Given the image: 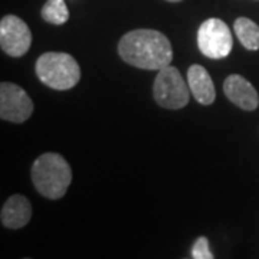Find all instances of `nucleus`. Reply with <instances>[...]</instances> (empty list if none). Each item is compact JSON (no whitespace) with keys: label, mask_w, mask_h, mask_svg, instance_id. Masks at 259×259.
<instances>
[{"label":"nucleus","mask_w":259,"mask_h":259,"mask_svg":"<svg viewBox=\"0 0 259 259\" xmlns=\"http://www.w3.org/2000/svg\"><path fill=\"white\" fill-rule=\"evenodd\" d=\"M32 218L30 202L22 194H13L3 204L0 219L5 228L8 229H20L26 226Z\"/></svg>","instance_id":"9"},{"label":"nucleus","mask_w":259,"mask_h":259,"mask_svg":"<svg viewBox=\"0 0 259 259\" xmlns=\"http://www.w3.org/2000/svg\"><path fill=\"white\" fill-rule=\"evenodd\" d=\"M33 112L28 93L13 82L0 83V118L15 124L25 122Z\"/></svg>","instance_id":"6"},{"label":"nucleus","mask_w":259,"mask_h":259,"mask_svg":"<svg viewBox=\"0 0 259 259\" xmlns=\"http://www.w3.org/2000/svg\"><path fill=\"white\" fill-rule=\"evenodd\" d=\"M32 45L29 26L18 16L6 15L0 20V48L6 55L20 58Z\"/></svg>","instance_id":"7"},{"label":"nucleus","mask_w":259,"mask_h":259,"mask_svg":"<svg viewBox=\"0 0 259 259\" xmlns=\"http://www.w3.org/2000/svg\"><path fill=\"white\" fill-rule=\"evenodd\" d=\"M235 33L242 44V47L248 51L259 49V26L248 18H238L233 23Z\"/></svg>","instance_id":"11"},{"label":"nucleus","mask_w":259,"mask_h":259,"mask_svg":"<svg viewBox=\"0 0 259 259\" xmlns=\"http://www.w3.org/2000/svg\"><path fill=\"white\" fill-rule=\"evenodd\" d=\"M192 258L193 259H213L214 255L209 248V239L206 236L197 238L192 248Z\"/></svg>","instance_id":"13"},{"label":"nucleus","mask_w":259,"mask_h":259,"mask_svg":"<svg viewBox=\"0 0 259 259\" xmlns=\"http://www.w3.org/2000/svg\"><path fill=\"white\" fill-rule=\"evenodd\" d=\"M42 19L52 25H64L69 19V10L65 0H48L40 10Z\"/></svg>","instance_id":"12"},{"label":"nucleus","mask_w":259,"mask_h":259,"mask_svg":"<svg viewBox=\"0 0 259 259\" xmlns=\"http://www.w3.org/2000/svg\"><path fill=\"white\" fill-rule=\"evenodd\" d=\"M32 182L37 193L47 199H61L72 182V168L61 154L45 153L32 166Z\"/></svg>","instance_id":"2"},{"label":"nucleus","mask_w":259,"mask_h":259,"mask_svg":"<svg viewBox=\"0 0 259 259\" xmlns=\"http://www.w3.org/2000/svg\"><path fill=\"white\" fill-rule=\"evenodd\" d=\"M153 97L160 107L167 110H180L189 104L190 88L179 69L167 65L158 71L153 83Z\"/></svg>","instance_id":"4"},{"label":"nucleus","mask_w":259,"mask_h":259,"mask_svg":"<svg viewBox=\"0 0 259 259\" xmlns=\"http://www.w3.org/2000/svg\"><path fill=\"white\" fill-rule=\"evenodd\" d=\"M37 78L55 91L74 88L81 79V68L74 56L65 52H47L37 58L35 66Z\"/></svg>","instance_id":"3"},{"label":"nucleus","mask_w":259,"mask_h":259,"mask_svg":"<svg viewBox=\"0 0 259 259\" xmlns=\"http://www.w3.org/2000/svg\"><path fill=\"white\" fill-rule=\"evenodd\" d=\"M223 91L228 100L245 111H253L259 105V95L255 87L242 75H229L223 82Z\"/></svg>","instance_id":"8"},{"label":"nucleus","mask_w":259,"mask_h":259,"mask_svg":"<svg viewBox=\"0 0 259 259\" xmlns=\"http://www.w3.org/2000/svg\"><path fill=\"white\" fill-rule=\"evenodd\" d=\"M118 54L124 62L136 68L160 71L171 64L173 48L161 32L153 29H136L121 37Z\"/></svg>","instance_id":"1"},{"label":"nucleus","mask_w":259,"mask_h":259,"mask_svg":"<svg viewBox=\"0 0 259 259\" xmlns=\"http://www.w3.org/2000/svg\"><path fill=\"white\" fill-rule=\"evenodd\" d=\"M197 47L206 58H226L233 48V37L228 25L218 18L204 20L197 30Z\"/></svg>","instance_id":"5"},{"label":"nucleus","mask_w":259,"mask_h":259,"mask_svg":"<svg viewBox=\"0 0 259 259\" xmlns=\"http://www.w3.org/2000/svg\"><path fill=\"white\" fill-rule=\"evenodd\" d=\"M167 2H171V3H177V2H182V0H167Z\"/></svg>","instance_id":"14"},{"label":"nucleus","mask_w":259,"mask_h":259,"mask_svg":"<svg viewBox=\"0 0 259 259\" xmlns=\"http://www.w3.org/2000/svg\"><path fill=\"white\" fill-rule=\"evenodd\" d=\"M187 83L194 100L202 105H210L216 100V90L210 74L202 65H192L187 69Z\"/></svg>","instance_id":"10"}]
</instances>
